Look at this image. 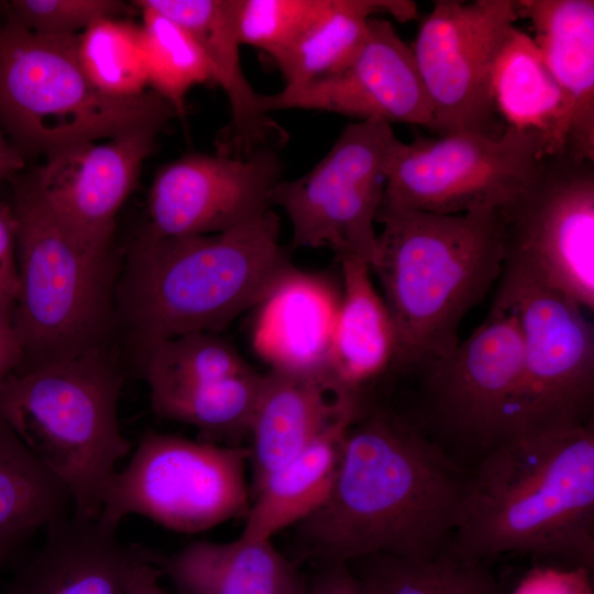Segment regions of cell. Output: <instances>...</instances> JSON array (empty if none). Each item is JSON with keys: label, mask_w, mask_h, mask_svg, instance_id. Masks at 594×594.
<instances>
[{"label": "cell", "mask_w": 594, "mask_h": 594, "mask_svg": "<svg viewBox=\"0 0 594 594\" xmlns=\"http://www.w3.org/2000/svg\"><path fill=\"white\" fill-rule=\"evenodd\" d=\"M466 476L419 425L362 404L327 501L298 524L307 553L326 564L431 559L451 542Z\"/></svg>", "instance_id": "6da1fadb"}, {"label": "cell", "mask_w": 594, "mask_h": 594, "mask_svg": "<svg viewBox=\"0 0 594 594\" xmlns=\"http://www.w3.org/2000/svg\"><path fill=\"white\" fill-rule=\"evenodd\" d=\"M475 561L504 553L594 566V422L509 438L468 472L448 547Z\"/></svg>", "instance_id": "7a4b0ae2"}, {"label": "cell", "mask_w": 594, "mask_h": 594, "mask_svg": "<svg viewBox=\"0 0 594 594\" xmlns=\"http://www.w3.org/2000/svg\"><path fill=\"white\" fill-rule=\"evenodd\" d=\"M290 266L272 208L215 234L155 238L143 233L119 272L117 326L141 366L168 340L226 328L256 307Z\"/></svg>", "instance_id": "3957f363"}, {"label": "cell", "mask_w": 594, "mask_h": 594, "mask_svg": "<svg viewBox=\"0 0 594 594\" xmlns=\"http://www.w3.org/2000/svg\"><path fill=\"white\" fill-rule=\"evenodd\" d=\"M371 271L397 334L393 366L420 369L451 353L459 327L501 278L504 220L498 210L455 215L381 206Z\"/></svg>", "instance_id": "277c9868"}, {"label": "cell", "mask_w": 594, "mask_h": 594, "mask_svg": "<svg viewBox=\"0 0 594 594\" xmlns=\"http://www.w3.org/2000/svg\"><path fill=\"white\" fill-rule=\"evenodd\" d=\"M123 376L110 351L23 365L0 384V416L68 490L74 515L97 520L132 450L118 419Z\"/></svg>", "instance_id": "5b68a950"}, {"label": "cell", "mask_w": 594, "mask_h": 594, "mask_svg": "<svg viewBox=\"0 0 594 594\" xmlns=\"http://www.w3.org/2000/svg\"><path fill=\"white\" fill-rule=\"evenodd\" d=\"M9 179L22 366L109 351L120 272L112 250L92 249L73 235L41 200L29 176Z\"/></svg>", "instance_id": "8992f818"}, {"label": "cell", "mask_w": 594, "mask_h": 594, "mask_svg": "<svg viewBox=\"0 0 594 594\" xmlns=\"http://www.w3.org/2000/svg\"><path fill=\"white\" fill-rule=\"evenodd\" d=\"M78 36L0 24V123L22 155L161 130L177 117L153 90L118 98L98 89L80 65Z\"/></svg>", "instance_id": "52a82bcc"}, {"label": "cell", "mask_w": 594, "mask_h": 594, "mask_svg": "<svg viewBox=\"0 0 594 594\" xmlns=\"http://www.w3.org/2000/svg\"><path fill=\"white\" fill-rule=\"evenodd\" d=\"M249 461L245 447L147 431L108 483L97 520L117 530L124 517L139 515L195 534L245 517Z\"/></svg>", "instance_id": "ba28073f"}, {"label": "cell", "mask_w": 594, "mask_h": 594, "mask_svg": "<svg viewBox=\"0 0 594 594\" xmlns=\"http://www.w3.org/2000/svg\"><path fill=\"white\" fill-rule=\"evenodd\" d=\"M542 133L507 125L499 134L458 131L396 144L381 206L455 215L503 211L539 178Z\"/></svg>", "instance_id": "9c48e42d"}, {"label": "cell", "mask_w": 594, "mask_h": 594, "mask_svg": "<svg viewBox=\"0 0 594 594\" xmlns=\"http://www.w3.org/2000/svg\"><path fill=\"white\" fill-rule=\"evenodd\" d=\"M522 338V370L508 439L593 422L594 329L584 310L529 272L504 264Z\"/></svg>", "instance_id": "30bf717a"}, {"label": "cell", "mask_w": 594, "mask_h": 594, "mask_svg": "<svg viewBox=\"0 0 594 594\" xmlns=\"http://www.w3.org/2000/svg\"><path fill=\"white\" fill-rule=\"evenodd\" d=\"M426 421L421 429L453 459L475 463L508 439L509 415L522 370L519 316L498 285L483 322L455 349L419 369Z\"/></svg>", "instance_id": "8fae6325"}, {"label": "cell", "mask_w": 594, "mask_h": 594, "mask_svg": "<svg viewBox=\"0 0 594 594\" xmlns=\"http://www.w3.org/2000/svg\"><path fill=\"white\" fill-rule=\"evenodd\" d=\"M398 141L389 123H350L314 168L277 182L270 205L287 215L294 248H329L339 261L358 258L372 267L378 254L374 224Z\"/></svg>", "instance_id": "7c38bea8"}, {"label": "cell", "mask_w": 594, "mask_h": 594, "mask_svg": "<svg viewBox=\"0 0 594 594\" xmlns=\"http://www.w3.org/2000/svg\"><path fill=\"white\" fill-rule=\"evenodd\" d=\"M505 264L594 309V162L568 148L547 156L536 183L501 211Z\"/></svg>", "instance_id": "4fadbf2b"}, {"label": "cell", "mask_w": 594, "mask_h": 594, "mask_svg": "<svg viewBox=\"0 0 594 594\" xmlns=\"http://www.w3.org/2000/svg\"><path fill=\"white\" fill-rule=\"evenodd\" d=\"M518 18L515 0L433 2L411 46L432 108V131L502 133L496 128L491 77Z\"/></svg>", "instance_id": "5bb4252c"}, {"label": "cell", "mask_w": 594, "mask_h": 594, "mask_svg": "<svg viewBox=\"0 0 594 594\" xmlns=\"http://www.w3.org/2000/svg\"><path fill=\"white\" fill-rule=\"evenodd\" d=\"M280 170L272 147L249 156L191 154L174 161L152 183L144 233L178 238L239 227L272 208Z\"/></svg>", "instance_id": "9a60e30c"}, {"label": "cell", "mask_w": 594, "mask_h": 594, "mask_svg": "<svg viewBox=\"0 0 594 594\" xmlns=\"http://www.w3.org/2000/svg\"><path fill=\"white\" fill-rule=\"evenodd\" d=\"M264 113L321 110L363 120L400 122L432 129L430 100L411 46L387 20L369 21L366 36L355 55L339 70L299 87L261 95Z\"/></svg>", "instance_id": "2e32d148"}, {"label": "cell", "mask_w": 594, "mask_h": 594, "mask_svg": "<svg viewBox=\"0 0 594 594\" xmlns=\"http://www.w3.org/2000/svg\"><path fill=\"white\" fill-rule=\"evenodd\" d=\"M160 130L86 142L47 155L29 176L52 215L78 240L110 251L117 215L133 190Z\"/></svg>", "instance_id": "e0dca14e"}, {"label": "cell", "mask_w": 594, "mask_h": 594, "mask_svg": "<svg viewBox=\"0 0 594 594\" xmlns=\"http://www.w3.org/2000/svg\"><path fill=\"white\" fill-rule=\"evenodd\" d=\"M361 406L359 393L339 387L327 375L263 374L249 427L254 487Z\"/></svg>", "instance_id": "ac0fdd59"}, {"label": "cell", "mask_w": 594, "mask_h": 594, "mask_svg": "<svg viewBox=\"0 0 594 594\" xmlns=\"http://www.w3.org/2000/svg\"><path fill=\"white\" fill-rule=\"evenodd\" d=\"M339 300L326 277L293 266L285 271L256 306L253 343L270 370L329 376Z\"/></svg>", "instance_id": "d6986e66"}, {"label": "cell", "mask_w": 594, "mask_h": 594, "mask_svg": "<svg viewBox=\"0 0 594 594\" xmlns=\"http://www.w3.org/2000/svg\"><path fill=\"white\" fill-rule=\"evenodd\" d=\"M140 551L122 543L117 530L73 514L45 529L43 543L2 594H123Z\"/></svg>", "instance_id": "ffe728a7"}, {"label": "cell", "mask_w": 594, "mask_h": 594, "mask_svg": "<svg viewBox=\"0 0 594 594\" xmlns=\"http://www.w3.org/2000/svg\"><path fill=\"white\" fill-rule=\"evenodd\" d=\"M172 19L198 43L210 69L211 81L224 91L232 121L229 151L249 156L272 147L283 139V130L258 108L260 94L244 76L235 25V0H142Z\"/></svg>", "instance_id": "44dd1931"}, {"label": "cell", "mask_w": 594, "mask_h": 594, "mask_svg": "<svg viewBox=\"0 0 594 594\" xmlns=\"http://www.w3.org/2000/svg\"><path fill=\"white\" fill-rule=\"evenodd\" d=\"M564 95L571 121L565 148L594 162V1L516 0Z\"/></svg>", "instance_id": "7402d4cb"}, {"label": "cell", "mask_w": 594, "mask_h": 594, "mask_svg": "<svg viewBox=\"0 0 594 594\" xmlns=\"http://www.w3.org/2000/svg\"><path fill=\"white\" fill-rule=\"evenodd\" d=\"M176 594H305L295 566L272 540L239 537L230 542L196 540L168 556L151 553Z\"/></svg>", "instance_id": "603a6c76"}, {"label": "cell", "mask_w": 594, "mask_h": 594, "mask_svg": "<svg viewBox=\"0 0 594 594\" xmlns=\"http://www.w3.org/2000/svg\"><path fill=\"white\" fill-rule=\"evenodd\" d=\"M342 288L333 324L328 373L341 388L361 387L394 365L397 334L389 310L371 277V266L358 258L339 261Z\"/></svg>", "instance_id": "cb8c5ba5"}, {"label": "cell", "mask_w": 594, "mask_h": 594, "mask_svg": "<svg viewBox=\"0 0 594 594\" xmlns=\"http://www.w3.org/2000/svg\"><path fill=\"white\" fill-rule=\"evenodd\" d=\"M360 409L338 420L254 487L242 539L272 540L324 504L334 482L344 433Z\"/></svg>", "instance_id": "d4e9b609"}, {"label": "cell", "mask_w": 594, "mask_h": 594, "mask_svg": "<svg viewBox=\"0 0 594 594\" xmlns=\"http://www.w3.org/2000/svg\"><path fill=\"white\" fill-rule=\"evenodd\" d=\"M491 92L507 125L543 134L548 155L565 150L568 101L534 38L514 26L493 66Z\"/></svg>", "instance_id": "484cf974"}, {"label": "cell", "mask_w": 594, "mask_h": 594, "mask_svg": "<svg viewBox=\"0 0 594 594\" xmlns=\"http://www.w3.org/2000/svg\"><path fill=\"white\" fill-rule=\"evenodd\" d=\"M376 13L403 23L418 18L417 6L409 0H320L299 35L273 57L285 87L302 86L343 67L362 45Z\"/></svg>", "instance_id": "4316f807"}, {"label": "cell", "mask_w": 594, "mask_h": 594, "mask_svg": "<svg viewBox=\"0 0 594 594\" xmlns=\"http://www.w3.org/2000/svg\"><path fill=\"white\" fill-rule=\"evenodd\" d=\"M70 494L0 416V546L69 516Z\"/></svg>", "instance_id": "83f0119b"}, {"label": "cell", "mask_w": 594, "mask_h": 594, "mask_svg": "<svg viewBox=\"0 0 594 594\" xmlns=\"http://www.w3.org/2000/svg\"><path fill=\"white\" fill-rule=\"evenodd\" d=\"M263 374L254 369L227 378L151 383V405L162 418L196 427L205 441L218 443L249 435Z\"/></svg>", "instance_id": "f1b7e54d"}, {"label": "cell", "mask_w": 594, "mask_h": 594, "mask_svg": "<svg viewBox=\"0 0 594 594\" xmlns=\"http://www.w3.org/2000/svg\"><path fill=\"white\" fill-rule=\"evenodd\" d=\"M350 563L363 594H498L484 562L449 548L427 560L375 554Z\"/></svg>", "instance_id": "f546056e"}, {"label": "cell", "mask_w": 594, "mask_h": 594, "mask_svg": "<svg viewBox=\"0 0 594 594\" xmlns=\"http://www.w3.org/2000/svg\"><path fill=\"white\" fill-rule=\"evenodd\" d=\"M135 4L142 12L148 86L182 117L188 91L211 81L209 63L186 29L142 0Z\"/></svg>", "instance_id": "4dcf8cb0"}, {"label": "cell", "mask_w": 594, "mask_h": 594, "mask_svg": "<svg viewBox=\"0 0 594 594\" xmlns=\"http://www.w3.org/2000/svg\"><path fill=\"white\" fill-rule=\"evenodd\" d=\"M77 53L89 80L105 94L131 98L146 91L141 25L119 18L98 20L79 33Z\"/></svg>", "instance_id": "1f68e13d"}, {"label": "cell", "mask_w": 594, "mask_h": 594, "mask_svg": "<svg viewBox=\"0 0 594 594\" xmlns=\"http://www.w3.org/2000/svg\"><path fill=\"white\" fill-rule=\"evenodd\" d=\"M319 4L320 0H235L240 44L273 58L299 35Z\"/></svg>", "instance_id": "d6a6232c"}, {"label": "cell", "mask_w": 594, "mask_h": 594, "mask_svg": "<svg viewBox=\"0 0 594 594\" xmlns=\"http://www.w3.org/2000/svg\"><path fill=\"white\" fill-rule=\"evenodd\" d=\"M8 20L42 34H79L98 20L119 18L127 7L116 0H12Z\"/></svg>", "instance_id": "836d02e7"}, {"label": "cell", "mask_w": 594, "mask_h": 594, "mask_svg": "<svg viewBox=\"0 0 594 594\" xmlns=\"http://www.w3.org/2000/svg\"><path fill=\"white\" fill-rule=\"evenodd\" d=\"M591 572L581 566H539L528 572L510 594H593Z\"/></svg>", "instance_id": "e575fe53"}, {"label": "cell", "mask_w": 594, "mask_h": 594, "mask_svg": "<svg viewBox=\"0 0 594 594\" xmlns=\"http://www.w3.org/2000/svg\"><path fill=\"white\" fill-rule=\"evenodd\" d=\"M24 360L14 321V297L0 289V384L21 367Z\"/></svg>", "instance_id": "d590c367"}, {"label": "cell", "mask_w": 594, "mask_h": 594, "mask_svg": "<svg viewBox=\"0 0 594 594\" xmlns=\"http://www.w3.org/2000/svg\"><path fill=\"white\" fill-rule=\"evenodd\" d=\"M16 287L15 220L10 205L0 202V289L15 299Z\"/></svg>", "instance_id": "8d00e7d4"}, {"label": "cell", "mask_w": 594, "mask_h": 594, "mask_svg": "<svg viewBox=\"0 0 594 594\" xmlns=\"http://www.w3.org/2000/svg\"><path fill=\"white\" fill-rule=\"evenodd\" d=\"M161 578L151 553L141 549L128 570L123 594H169L162 587Z\"/></svg>", "instance_id": "74e56055"}, {"label": "cell", "mask_w": 594, "mask_h": 594, "mask_svg": "<svg viewBox=\"0 0 594 594\" xmlns=\"http://www.w3.org/2000/svg\"><path fill=\"white\" fill-rule=\"evenodd\" d=\"M309 594H363L361 585L346 563L326 564Z\"/></svg>", "instance_id": "f35d334b"}, {"label": "cell", "mask_w": 594, "mask_h": 594, "mask_svg": "<svg viewBox=\"0 0 594 594\" xmlns=\"http://www.w3.org/2000/svg\"><path fill=\"white\" fill-rule=\"evenodd\" d=\"M24 167L20 151L0 131V179L11 178Z\"/></svg>", "instance_id": "ab89813d"}, {"label": "cell", "mask_w": 594, "mask_h": 594, "mask_svg": "<svg viewBox=\"0 0 594 594\" xmlns=\"http://www.w3.org/2000/svg\"><path fill=\"white\" fill-rule=\"evenodd\" d=\"M13 549L10 547L0 546V569Z\"/></svg>", "instance_id": "60d3db41"}, {"label": "cell", "mask_w": 594, "mask_h": 594, "mask_svg": "<svg viewBox=\"0 0 594 594\" xmlns=\"http://www.w3.org/2000/svg\"><path fill=\"white\" fill-rule=\"evenodd\" d=\"M305 594H309V590Z\"/></svg>", "instance_id": "b9f144b4"}]
</instances>
